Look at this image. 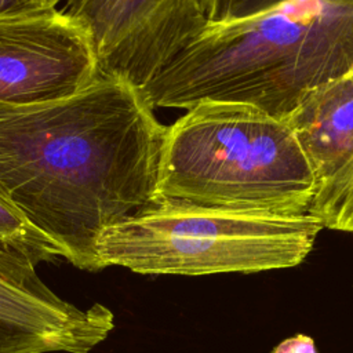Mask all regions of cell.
I'll list each match as a JSON object with an SVG mask.
<instances>
[{"label":"cell","mask_w":353,"mask_h":353,"mask_svg":"<svg viewBox=\"0 0 353 353\" xmlns=\"http://www.w3.org/2000/svg\"><path fill=\"white\" fill-rule=\"evenodd\" d=\"M352 72L353 0H210L204 29L142 91L153 108L221 101L283 120Z\"/></svg>","instance_id":"obj_2"},{"label":"cell","mask_w":353,"mask_h":353,"mask_svg":"<svg viewBox=\"0 0 353 353\" xmlns=\"http://www.w3.org/2000/svg\"><path fill=\"white\" fill-rule=\"evenodd\" d=\"M58 258H65V252L30 226L0 186V279L21 288L48 291L37 266Z\"/></svg>","instance_id":"obj_9"},{"label":"cell","mask_w":353,"mask_h":353,"mask_svg":"<svg viewBox=\"0 0 353 353\" xmlns=\"http://www.w3.org/2000/svg\"><path fill=\"white\" fill-rule=\"evenodd\" d=\"M141 88L98 74L50 102H0V186L76 268L97 272L95 243L156 199L168 125Z\"/></svg>","instance_id":"obj_1"},{"label":"cell","mask_w":353,"mask_h":353,"mask_svg":"<svg viewBox=\"0 0 353 353\" xmlns=\"http://www.w3.org/2000/svg\"><path fill=\"white\" fill-rule=\"evenodd\" d=\"M57 6V0H34L0 15V102L62 99L98 77L87 26Z\"/></svg>","instance_id":"obj_6"},{"label":"cell","mask_w":353,"mask_h":353,"mask_svg":"<svg viewBox=\"0 0 353 353\" xmlns=\"http://www.w3.org/2000/svg\"><path fill=\"white\" fill-rule=\"evenodd\" d=\"M323 225L310 212L270 215L207 208L156 197L106 228L95 243L98 270L207 276L288 269L312 252Z\"/></svg>","instance_id":"obj_4"},{"label":"cell","mask_w":353,"mask_h":353,"mask_svg":"<svg viewBox=\"0 0 353 353\" xmlns=\"http://www.w3.org/2000/svg\"><path fill=\"white\" fill-rule=\"evenodd\" d=\"M309 212L323 228L353 233V159L319 188Z\"/></svg>","instance_id":"obj_10"},{"label":"cell","mask_w":353,"mask_h":353,"mask_svg":"<svg viewBox=\"0 0 353 353\" xmlns=\"http://www.w3.org/2000/svg\"><path fill=\"white\" fill-rule=\"evenodd\" d=\"M283 120L323 186L353 159V72L309 91Z\"/></svg>","instance_id":"obj_8"},{"label":"cell","mask_w":353,"mask_h":353,"mask_svg":"<svg viewBox=\"0 0 353 353\" xmlns=\"http://www.w3.org/2000/svg\"><path fill=\"white\" fill-rule=\"evenodd\" d=\"M63 10L87 26L98 73L143 90L204 29L210 0H73Z\"/></svg>","instance_id":"obj_5"},{"label":"cell","mask_w":353,"mask_h":353,"mask_svg":"<svg viewBox=\"0 0 353 353\" xmlns=\"http://www.w3.org/2000/svg\"><path fill=\"white\" fill-rule=\"evenodd\" d=\"M34 0H0V15L29 7Z\"/></svg>","instance_id":"obj_12"},{"label":"cell","mask_w":353,"mask_h":353,"mask_svg":"<svg viewBox=\"0 0 353 353\" xmlns=\"http://www.w3.org/2000/svg\"><path fill=\"white\" fill-rule=\"evenodd\" d=\"M273 353H317V349L310 336L298 334L280 342Z\"/></svg>","instance_id":"obj_11"},{"label":"cell","mask_w":353,"mask_h":353,"mask_svg":"<svg viewBox=\"0 0 353 353\" xmlns=\"http://www.w3.org/2000/svg\"><path fill=\"white\" fill-rule=\"evenodd\" d=\"M113 328L114 314L102 303L81 309L52 290L0 279V353H90Z\"/></svg>","instance_id":"obj_7"},{"label":"cell","mask_w":353,"mask_h":353,"mask_svg":"<svg viewBox=\"0 0 353 353\" xmlns=\"http://www.w3.org/2000/svg\"><path fill=\"white\" fill-rule=\"evenodd\" d=\"M317 188L284 120L244 103L203 101L168 125L156 197L291 216L309 212Z\"/></svg>","instance_id":"obj_3"}]
</instances>
